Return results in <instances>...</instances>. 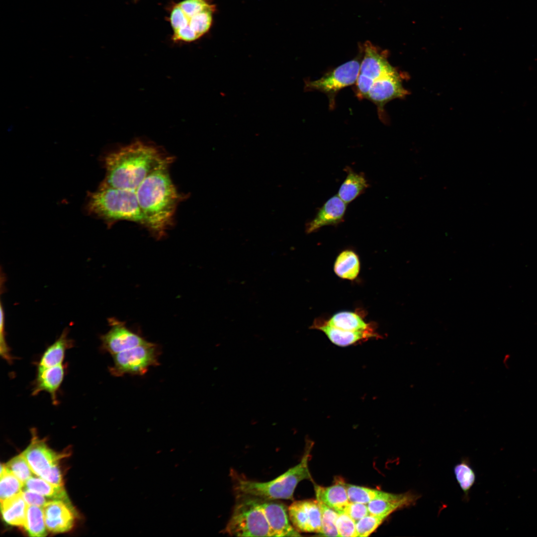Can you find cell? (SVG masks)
<instances>
[{
	"label": "cell",
	"mask_w": 537,
	"mask_h": 537,
	"mask_svg": "<svg viewBox=\"0 0 537 537\" xmlns=\"http://www.w3.org/2000/svg\"><path fill=\"white\" fill-rule=\"evenodd\" d=\"M172 160L159 147L135 141L104 157L106 174L99 186L136 190L151 173Z\"/></svg>",
	"instance_id": "1"
},
{
	"label": "cell",
	"mask_w": 537,
	"mask_h": 537,
	"mask_svg": "<svg viewBox=\"0 0 537 537\" xmlns=\"http://www.w3.org/2000/svg\"><path fill=\"white\" fill-rule=\"evenodd\" d=\"M171 162L151 173L136 189L145 226L157 238L164 237L172 226L178 205L181 199L170 176Z\"/></svg>",
	"instance_id": "2"
},
{
	"label": "cell",
	"mask_w": 537,
	"mask_h": 537,
	"mask_svg": "<svg viewBox=\"0 0 537 537\" xmlns=\"http://www.w3.org/2000/svg\"><path fill=\"white\" fill-rule=\"evenodd\" d=\"M313 447L307 443L300 462L279 476L269 481L258 482L250 480L234 470L231 477L235 494H242L265 499L294 500L293 494L298 484L305 479H312L308 461Z\"/></svg>",
	"instance_id": "3"
},
{
	"label": "cell",
	"mask_w": 537,
	"mask_h": 537,
	"mask_svg": "<svg viewBox=\"0 0 537 537\" xmlns=\"http://www.w3.org/2000/svg\"><path fill=\"white\" fill-rule=\"evenodd\" d=\"M85 209L88 215L107 224L126 220L145 226L135 190L99 186L97 190L88 192Z\"/></svg>",
	"instance_id": "4"
},
{
	"label": "cell",
	"mask_w": 537,
	"mask_h": 537,
	"mask_svg": "<svg viewBox=\"0 0 537 537\" xmlns=\"http://www.w3.org/2000/svg\"><path fill=\"white\" fill-rule=\"evenodd\" d=\"M214 6L207 0H183L172 4L167 18L175 43L194 41L209 30Z\"/></svg>",
	"instance_id": "5"
},
{
	"label": "cell",
	"mask_w": 537,
	"mask_h": 537,
	"mask_svg": "<svg viewBox=\"0 0 537 537\" xmlns=\"http://www.w3.org/2000/svg\"><path fill=\"white\" fill-rule=\"evenodd\" d=\"M235 495L232 515L222 532L236 537H273L261 498L246 494Z\"/></svg>",
	"instance_id": "6"
},
{
	"label": "cell",
	"mask_w": 537,
	"mask_h": 537,
	"mask_svg": "<svg viewBox=\"0 0 537 537\" xmlns=\"http://www.w3.org/2000/svg\"><path fill=\"white\" fill-rule=\"evenodd\" d=\"M159 347L150 342L112 355L113 364L110 373L119 377L125 374L143 375L150 367L159 365Z\"/></svg>",
	"instance_id": "7"
},
{
	"label": "cell",
	"mask_w": 537,
	"mask_h": 537,
	"mask_svg": "<svg viewBox=\"0 0 537 537\" xmlns=\"http://www.w3.org/2000/svg\"><path fill=\"white\" fill-rule=\"evenodd\" d=\"M32 434L31 442L22 454L35 475L51 483L63 486L59 461L65 453L50 448L44 440L38 438L35 430L32 429Z\"/></svg>",
	"instance_id": "8"
},
{
	"label": "cell",
	"mask_w": 537,
	"mask_h": 537,
	"mask_svg": "<svg viewBox=\"0 0 537 537\" xmlns=\"http://www.w3.org/2000/svg\"><path fill=\"white\" fill-rule=\"evenodd\" d=\"M355 92L358 99L366 98L373 83L397 71L388 62L385 52L369 42L365 43Z\"/></svg>",
	"instance_id": "9"
},
{
	"label": "cell",
	"mask_w": 537,
	"mask_h": 537,
	"mask_svg": "<svg viewBox=\"0 0 537 537\" xmlns=\"http://www.w3.org/2000/svg\"><path fill=\"white\" fill-rule=\"evenodd\" d=\"M359 56L326 73L318 80L306 81L305 90H318L325 93L329 99L330 109H334L338 92L357 82L361 63Z\"/></svg>",
	"instance_id": "10"
},
{
	"label": "cell",
	"mask_w": 537,
	"mask_h": 537,
	"mask_svg": "<svg viewBox=\"0 0 537 537\" xmlns=\"http://www.w3.org/2000/svg\"><path fill=\"white\" fill-rule=\"evenodd\" d=\"M107 321L110 329L100 336V349L102 351L112 356L148 342L128 329L124 322L113 317L108 318Z\"/></svg>",
	"instance_id": "11"
},
{
	"label": "cell",
	"mask_w": 537,
	"mask_h": 537,
	"mask_svg": "<svg viewBox=\"0 0 537 537\" xmlns=\"http://www.w3.org/2000/svg\"><path fill=\"white\" fill-rule=\"evenodd\" d=\"M408 93L403 86L398 72L383 77L371 85L366 98L373 102L377 107L380 119L385 120L384 105L396 98H403Z\"/></svg>",
	"instance_id": "12"
},
{
	"label": "cell",
	"mask_w": 537,
	"mask_h": 537,
	"mask_svg": "<svg viewBox=\"0 0 537 537\" xmlns=\"http://www.w3.org/2000/svg\"><path fill=\"white\" fill-rule=\"evenodd\" d=\"M261 499L262 508L273 537L300 536L299 532L290 524L288 508L283 502L279 500Z\"/></svg>",
	"instance_id": "13"
},
{
	"label": "cell",
	"mask_w": 537,
	"mask_h": 537,
	"mask_svg": "<svg viewBox=\"0 0 537 537\" xmlns=\"http://www.w3.org/2000/svg\"><path fill=\"white\" fill-rule=\"evenodd\" d=\"M45 524L48 531L61 533L70 530L75 521L72 504L61 500H49L43 506Z\"/></svg>",
	"instance_id": "14"
},
{
	"label": "cell",
	"mask_w": 537,
	"mask_h": 537,
	"mask_svg": "<svg viewBox=\"0 0 537 537\" xmlns=\"http://www.w3.org/2000/svg\"><path fill=\"white\" fill-rule=\"evenodd\" d=\"M347 203L338 195L330 198L318 209L315 217L305 225L307 234L318 231L325 226H337L344 221Z\"/></svg>",
	"instance_id": "15"
},
{
	"label": "cell",
	"mask_w": 537,
	"mask_h": 537,
	"mask_svg": "<svg viewBox=\"0 0 537 537\" xmlns=\"http://www.w3.org/2000/svg\"><path fill=\"white\" fill-rule=\"evenodd\" d=\"M64 364L52 367H37L36 378L32 389V396H36L42 391L48 392L54 405L59 403L57 393L63 382L65 374Z\"/></svg>",
	"instance_id": "16"
},
{
	"label": "cell",
	"mask_w": 537,
	"mask_h": 537,
	"mask_svg": "<svg viewBox=\"0 0 537 537\" xmlns=\"http://www.w3.org/2000/svg\"><path fill=\"white\" fill-rule=\"evenodd\" d=\"M312 328L322 331L330 341L338 346L347 347L371 338L377 337L374 331L351 332L341 330L327 324L315 321Z\"/></svg>",
	"instance_id": "17"
},
{
	"label": "cell",
	"mask_w": 537,
	"mask_h": 537,
	"mask_svg": "<svg viewBox=\"0 0 537 537\" xmlns=\"http://www.w3.org/2000/svg\"><path fill=\"white\" fill-rule=\"evenodd\" d=\"M314 490L318 502L338 513L344 512L346 506L350 502L346 483L342 480L338 479L334 484L328 487L315 484Z\"/></svg>",
	"instance_id": "18"
},
{
	"label": "cell",
	"mask_w": 537,
	"mask_h": 537,
	"mask_svg": "<svg viewBox=\"0 0 537 537\" xmlns=\"http://www.w3.org/2000/svg\"><path fill=\"white\" fill-rule=\"evenodd\" d=\"M419 498L418 494L409 491L396 494L390 499L373 500L367 505L369 514L387 518L396 510L414 505Z\"/></svg>",
	"instance_id": "19"
},
{
	"label": "cell",
	"mask_w": 537,
	"mask_h": 537,
	"mask_svg": "<svg viewBox=\"0 0 537 537\" xmlns=\"http://www.w3.org/2000/svg\"><path fill=\"white\" fill-rule=\"evenodd\" d=\"M69 332V329L65 328L60 337L47 348L37 362V367H48L63 364L66 351L74 346V341L68 337Z\"/></svg>",
	"instance_id": "20"
},
{
	"label": "cell",
	"mask_w": 537,
	"mask_h": 537,
	"mask_svg": "<svg viewBox=\"0 0 537 537\" xmlns=\"http://www.w3.org/2000/svg\"><path fill=\"white\" fill-rule=\"evenodd\" d=\"M345 170L347 175L340 187L338 195L348 204L363 193L369 184L363 173H357L349 167H346Z\"/></svg>",
	"instance_id": "21"
},
{
	"label": "cell",
	"mask_w": 537,
	"mask_h": 537,
	"mask_svg": "<svg viewBox=\"0 0 537 537\" xmlns=\"http://www.w3.org/2000/svg\"><path fill=\"white\" fill-rule=\"evenodd\" d=\"M27 507L22 492L0 501L2 518L5 522L10 525L24 527Z\"/></svg>",
	"instance_id": "22"
},
{
	"label": "cell",
	"mask_w": 537,
	"mask_h": 537,
	"mask_svg": "<svg viewBox=\"0 0 537 537\" xmlns=\"http://www.w3.org/2000/svg\"><path fill=\"white\" fill-rule=\"evenodd\" d=\"M23 488L38 493L49 500H61L71 503L63 485L51 483L39 476L31 477L24 483Z\"/></svg>",
	"instance_id": "23"
},
{
	"label": "cell",
	"mask_w": 537,
	"mask_h": 537,
	"mask_svg": "<svg viewBox=\"0 0 537 537\" xmlns=\"http://www.w3.org/2000/svg\"><path fill=\"white\" fill-rule=\"evenodd\" d=\"M325 322L330 326L347 331H374L370 324L366 323L358 314L353 312H338Z\"/></svg>",
	"instance_id": "24"
},
{
	"label": "cell",
	"mask_w": 537,
	"mask_h": 537,
	"mask_svg": "<svg viewBox=\"0 0 537 537\" xmlns=\"http://www.w3.org/2000/svg\"><path fill=\"white\" fill-rule=\"evenodd\" d=\"M334 269L335 273L340 278L355 279L360 270V263L358 255L352 250L342 252L336 259Z\"/></svg>",
	"instance_id": "25"
},
{
	"label": "cell",
	"mask_w": 537,
	"mask_h": 537,
	"mask_svg": "<svg viewBox=\"0 0 537 537\" xmlns=\"http://www.w3.org/2000/svg\"><path fill=\"white\" fill-rule=\"evenodd\" d=\"M349 500L351 502L367 504L376 500L388 499L396 494L346 483Z\"/></svg>",
	"instance_id": "26"
},
{
	"label": "cell",
	"mask_w": 537,
	"mask_h": 537,
	"mask_svg": "<svg viewBox=\"0 0 537 537\" xmlns=\"http://www.w3.org/2000/svg\"><path fill=\"white\" fill-rule=\"evenodd\" d=\"M288 512L292 525L298 532L310 533V513L305 500L293 501Z\"/></svg>",
	"instance_id": "27"
},
{
	"label": "cell",
	"mask_w": 537,
	"mask_h": 537,
	"mask_svg": "<svg viewBox=\"0 0 537 537\" xmlns=\"http://www.w3.org/2000/svg\"><path fill=\"white\" fill-rule=\"evenodd\" d=\"M24 528L31 537H45L47 535L43 508L28 505Z\"/></svg>",
	"instance_id": "28"
},
{
	"label": "cell",
	"mask_w": 537,
	"mask_h": 537,
	"mask_svg": "<svg viewBox=\"0 0 537 537\" xmlns=\"http://www.w3.org/2000/svg\"><path fill=\"white\" fill-rule=\"evenodd\" d=\"M24 484L11 473L5 465H0V501L10 498L22 492Z\"/></svg>",
	"instance_id": "29"
},
{
	"label": "cell",
	"mask_w": 537,
	"mask_h": 537,
	"mask_svg": "<svg viewBox=\"0 0 537 537\" xmlns=\"http://www.w3.org/2000/svg\"><path fill=\"white\" fill-rule=\"evenodd\" d=\"M454 473L460 488L465 495H468L476 478L475 472L468 462L463 460L456 464L454 467Z\"/></svg>",
	"instance_id": "30"
},
{
	"label": "cell",
	"mask_w": 537,
	"mask_h": 537,
	"mask_svg": "<svg viewBox=\"0 0 537 537\" xmlns=\"http://www.w3.org/2000/svg\"><path fill=\"white\" fill-rule=\"evenodd\" d=\"M318 503L321 512V535L327 537H340L336 526V520L339 513L321 502H318Z\"/></svg>",
	"instance_id": "31"
},
{
	"label": "cell",
	"mask_w": 537,
	"mask_h": 537,
	"mask_svg": "<svg viewBox=\"0 0 537 537\" xmlns=\"http://www.w3.org/2000/svg\"><path fill=\"white\" fill-rule=\"evenodd\" d=\"M5 465L24 485L28 479L33 476L34 473L22 453L11 458Z\"/></svg>",
	"instance_id": "32"
},
{
	"label": "cell",
	"mask_w": 537,
	"mask_h": 537,
	"mask_svg": "<svg viewBox=\"0 0 537 537\" xmlns=\"http://www.w3.org/2000/svg\"><path fill=\"white\" fill-rule=\"evenodd\" d=\"M387 518L382 516L369 514L356 522L357 537H368Z\"/></svg>",
	"instance_id": "33"
},
{
	"label": "cell",
	"mask_w": 537,
	"mask_h": 537,
	"mask_svg": "<svg viewBox=\"0 0 537 537\" xmlns=\"http://www.w3.org/2000/svg\"><path fill=\"white\" fill-rule=\"evenodd\" d=\"M356 522L345 512L339 513L336 520V526L340 537H357Z\"/></svg>",
	"instance_id": "34"
},
{
	"label": "cell",
	"mask_w": 537,
	"mask_h": 537,
	"mask_svg": "<svg viewBox=\"0 0 537 537\" xmlns=\"http://www.w3.org/2000/svg\"><path fill=\"white\" fill-rule=\"evenodd\" d=\"M356 522L369 514L367 505L358 502H350L346 506L344 512Z\"/></svg>",
	"instance_id": "35"
},
{
	"label": "cell",
	"mask_w": 537,
	"mask_h": 537,
	"mask_svg": "<svg viewBox=\"0 0 537 537\" xmlns=\"http://www.w3.org/2000/svg\"><path fill=\"white\" fill-rule=\"evenodd\" d=\"M4 312L2 305H0V355L2 358L8 363H11L13 358L10 354V349L8 347L5 338L4 331Z\"/></svg>",
	"instance_id": "36"
},
{
	"label": "cell",
	"mask_w": 537,
	"mask_h": 537,
	"mask_svg": "<svg viewBox=\"0 0 537 537\" xmlns=\"http://www.w3.org/2000/svg\"><path fill=\"white\" fill-rule=\"evenodd\" d=\"M23 497L28 505L39 506L43 508L45 504L48 501L46 498L43 495L23 488L22 491Z\"/></svg>",
	"instance_id": "37"
},
{
	"label": "cell",
	"mask_w": 537,
	"mask_h": 537,
	"mask_svg": "<svg viewBox=\"0 0 537 537\" xmlns=\"http://www.w3.org/2000/svg\"><path fill=\"white\" fill-rule=\"evenodd\" d=\"M134 2H137L139 0H133Z\"/></svg>",
	"instance_id": "38"
}]
</instances>
